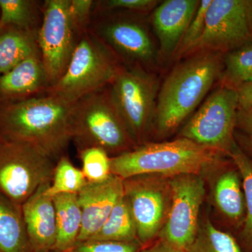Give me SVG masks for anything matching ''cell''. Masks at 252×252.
<instances>
[{"label": "cell", "instance_id": "cell-9", "mask_svg": "<svg viewBox=\"0 0 252 252\" xmlns=\"http://www.w3.org/2000/svg\"><path fill=\"white\" fill-rule=\"evenodd\" d=\"M124 197L128 204L142 247L153 243L166 222L172 200L170 177L134 176L123 180Z\"/></svg>", "mask_w": 252, "mask_h": 252}, {"label": "cell", "instance_id": "cell-3", "mask_svg": "<svg viewBox=\"0 0 252 252\" xmlns=\"http://www.w3.org/2000/svg\"><path fill=\"white\" fill-rule=\"evenodd\" d=\"M216 151L179 137L170 142H147L111 157L112 175L126 180L134 176L204 175L222 160Z\"/></svg>", "mask_w": 252, "mask_h": 252}, {"label": "cell", "instance_id": "cell-39", "mask_svg": "<svg viewBox=\"0 0 252 252\" xmlns=\"http://www.w3.org/2000/svg\"><path fill=\"white\" fill-rule=\"evenodd\" d=\"M74 252L72 251V250H70V251H67V252Z\"/></svg>", "mask_w": 252, "mask_h": 252}, {"label": "cell", "instance_id": "cell-37", "mask_svg": "<svg viewBox=\"0 0 252 252\" xmlns=\"http://www.w3.org/2000/svg\"><path fill=\"white\" fill-rule=\"evenodd\" d=\"M249 21H250V30L252 31V1H250L249 6Z\"/></svg>", "mask_w": 252, "mask_h": 252}, {"label": "cell", "instance_id": "cell-15", "mask_svg": "<svg viewBox=\"0 0 252 252\" xmlns=\"http://www.w3.org/2000/svg\"><path fill=\"white\" fill-rule=\"evenodd\" d=\"M199 4L198 0H166L156 7L152 23L164 57L175 56Z\"/></svg>", "mask_w": 252, "mask_h": 252}, {"label": "cell", "instance_id": "cell-34", "mask_svg": "<svg viewBox=\"0 0 252 252\" xmlns=\"http://www.w3.org/2000/svg\"><path fill=\"white\" fill-rule=\"evenodd\" d=\"M238 94L239 108L246 111L252 107V82L237 89Z\"/></svg>", "mask_w": 252, "mask_h": 252}, {"label": "cell", "instance_id": "cell-36", "mask_svg": "<svg viewBox=\"0 0 252 252\" xmlns=\"http://www.w3.org/2000/svg\"><path fill=\"white\" fill-rule=\"evenodd\" d=\"M243 143L247 152L250 154L248 157L252 160V140L249 139L248 137H245V139H243Z\"/></svg>", "mask_w": 252, "mask_h": 252}, {"label": "cell", "instance_id": "cell-2", "mask_svg": "<svg viewBox=\"0 0 252 252\" xmlns=\"http://www.w3.org/2000/svg\"><path fill=\"white\" fill-rule=\"evenodd\" d=\"M72 103L46 94L0 112V134L30 144L57 162L72 141Z\"/></svg>", "mask_w": 252, "mask_h": 252}, {"label": "cell", "instance_id": "cell-32", "mask_svg": "<svg viewBox=\"0 0 252 252\" xmlns=\"http://www.w3.org/2000/svg\"><path fill=\"white\" fill-rule=\"evenodd\" d=\"M103 2L102 4L104 9L145 12L155 8L158 1L156 0H108Z\"/></svg>", "mask_w": 252, "mask_h": 252}, {"label": "cell", "instance_id": "cell-28", "mask_svg": "<svg viewBox=\"0 0 252 252\" xmlns=\"http://www.w3.org/2000/svg\"><path fill=\"white\" fill-rule=\"evenodd\" d=\"M82 162V170L88 183H100L112 176L108 154L98 147H90L78 151Z\"/></svg>", "mask_w": 252, "mask_h": 252}, {"label": "cell", "instance_id": "cell-21", "mask_svg": "<svg viewBox=\"0 0 252 252\" xmlns=\"http://www.w3.org/2000/svg\"><path fill=\"white\" fill-rule=\"evenodd\" d=\"M37 31L12 27L0 34V75L32 55L40 53Z\"/></svg>", "mask_w": 252, "mask_h": 252}, {"label": "cell", "instance_id": "cell-33", "mask_svg": "<svg viewBox=\"0 0 252 252\" xmlns=\"http://www.w3.org/2000/svg\"><path fill=\"white\" fill-rule=\"evenodd\" d=\"M138 252H187L185 250L172 246L170 244L157 239L153 243L142 247Z\"/></svg>", "mask_w": 252, "mask_h": 252}, {"label": "cell", "instance_id": "cell-12", "mask_svg": "<svg viewBox=\"0 0 252 252\" xmlns=\"http://www.w3.org/2000/svg\"><path fill=\"white\" fill-rule=\"evenodd\" d=\"M249 6L250 1L245 0H212L203 34L189 55L220 54L248 40L251 32Z\"/></svg>", "mask_w": 252, "mask_h": 252}, {"label": "cell", "instance_id": "cell-31", "mask_svg": "<svg viewBox=\"0 0 252 252\" xmlns=\"http://www.w3.org/2000/svg\"><path fill=\"white\" fill-rule=\"evenodd\" d=\"M94 4L92 0H69V16L79 36L89 31Z\"/></svg>", "mask_w": 252, "mask_h": 252}, {"label": "cell", "instance_id": "cell-26", "mask_svg": "<svg viewBox=\"0 0 252 252\" xmlns=\"http://www.w3.org/2000/svg\"><path fill=\"white\" fill-rule=\"evenodd\" d=\"M86 184L81 170L64 155L56 162L52 181L46 188V193L52 198L61 194H78Z\"/></svg>", "mask_w": 252, "mask_h": 252}, {"label": "cell", "instance_id": "cell-5", "mask_svg": "<svg viewBox=\"0 0 252 252\" xmlns=\"http://www.w3.org/2000/svg\"><path fill=\"white\" fill-rule=\"evenodd\" d=\"M122 67L112 50L88 31L79 36L65 72L46 94L73 103L110 85Z\"/></svg>", "mask_w": 252, "mask_h": 252}, {"label": "cell", "instance_id": "cell-8", "mask_svg": "<svg viewBox=\"0 0 252 252\" xmlns=\"http://www.w3.org/2000/svg\"><path fill=\"white\" fill-rule=\"evenodd\" d=\"M239 108L237 89H217L182 127L180 137L229 156L236 145L234 130Z\"/></svg>", "mask_w": 252, "mask_h": 252}, {"label": "cell", "instance_id": "cell-1", "mask_svg": "<svg viewBox=\"0 0 252 252\" xmlns=\"http://www.w3.org/2000/svg\"><path fill=\"white\" fill-rule=\"evenodd\" d=\"M223 68L220 54L201 52L172 69L159 88L152 129L156 136L170 135L183 124L220 78Z\"/></svg>", "mask_w": 252, "mask_h": 252}, {"label": "cell", "instance_id": "cell-17", "mask_svg": "<svg viewBox=\"0 0 252 252\" xmlns=\"http://www.w3.org/2000/svg\"><path fill=\"white\" fill-rule=\"evenodd\" d=\"M218 172L212 182L214 205L220 215L234 225H243L246 213L241 177L237 167H217Z\"/></svg>", "mask_w": 252, "mask_h": 252}, {"label": "cell", "instance_id": "cell-35", "mask_svg": "<svg viewBox=\"0 0 252 252\" xmlns=\"http://www.w3.org/2000/svg\"><path fill=\"white\" fill-rule=\"evenodd\" d=\"M237 125L240 126L248 135V138L252 140V113L240 110L238 113Z\"/></svg>", "mask_w": 252, "mask_h": 252}, {"label": "cell", "instance_id": "cell-10", "mask_svg": "<svg viewBox=\"0 0 252 252\" xmlns=\"http://www.w3.org/2000/svg\"><path fill=\"white\" fill-rule=\"evenodd\" d=\"M42 9L37 41L51 86L65 72L79 36L69 16V0H47Z\"/></svg>", "mask_w": 252, "mask_h": 252}, {"label": "cell", "instance_id": "cell-6", "mask_svg": "<svg viewBox=\"0 0 252 252\" xmlns=\"http://www.w3.org/2000/svg\"><path fill=\"white\" fill-rule=\"evenodd\" d=\"M159 88L157 77L140 65L122 67L109 86L113 104L137 147L148 142Z\"/></svg>", "mask_w": 252, "mask_h": 252}, {"label": "cell", "instance_id": "cell-23", "mask_svg": "<svg viewBox=\"0 0 252 252\" xmlns=\"http://www.w3.org/2000/svg\"><path fill=\"white\" fill-rule=\"evenodd\" d=\"M187 252H242L231 235L222 231L212 223L208 216L200 219L198 231Z\"/></svg>", "mask_w": 252, "mask_h": 252}, {"label": "cell", "instance_id": "cell-19", "mask_svg": "<svg viewBox=\"0 0 252 252\" xmlns=\"http://www.w3.org/2000/svg\"><path fill=\"white\" fill-rule=\"evenodd\" d=\"M53 200L57 225V237L53 252L70 251L77 245L82 221L77 194H61Z\"/></svg>", "mask_w": 252, "mask_h": 252}, {"label": "cell", "instance_id": "cell-11", "mask_svg": "<svg viewBox=\"0 0 252 252\" xmlns=\"http://www.w3.org/2000/svg\"><path fill=\"white\" fill-rule=\"evenodd\" d=\"M170 180L171 207L158 239L187 251L198 231L206 191L205 180L203 176L192 174L170 177Z\"/></svg>", "mask_w": 252, "mask_h": 252}, {"label": "cell", "instance_id": "cell-38", "mask_svg": "<svg viewBox=\"0 0 252 252\" xmlns=\"http://www.w3.org/2000/svg\"><path fill=\"white\" fill-rule=\"evenodd\" d=\"M246 112L252 113V107H250V109H248V110H246Z\"/></svg>", "mask_w": 252, "mask_h": 252}, {"label": "cell", "instance_id": "cell-24", "mask_svg": "<svg viewBox=\"0 0 252 252\" xmlns=\"http://www.w3.org/2000/svg\"><path fill=\"white\" fill-rule=\"evenodd\" d=\"M229 157L241 177L245 195L246 213L240 232V241L246 251L252 252V160L237 144Z\"/></svg>", "mask_w": 252, "mask_h": 252}, {"label": "cell", "instance_id": "cell-22", "mask_svg": "<svg viewBox=\"0 0 252 252\" xmlns=\"http://www.w3.org/2000/svg\"><path fill=\"white\" fill-rule=\"evenodd\" d=\"M88 241H138L135 220L124 195L100 229Z\"/></svg>", "mask_w": 252, "mask_h": 252}, {"label": "cell", "instance_id": "cell-7", "mask_svg": "<svg viewBox=\"0 0 252 252\" xmlns=\"http://www.w3.org/2000/svg\"><path fill=\"white\" fill-rule=\"evenodd\" d=\"M56 161L35 147L0 134V193L21 205L52 181Z\"/></svg>", "mask_w": 252, "mask_h": 252}, {"label": "cell", "instance_id": "cell-13", "mask_svg": "<svg viewBox=\"0 0 252 252\" xmlns=\"http://www.w3.org/2000/svg\"><path fill=\"white\" fill-rule=\"evenodd\" d=\"M114 54L132 62L147 64L154 61L155 48L148 31L130 19H110L98 23L94 31Z\"/></svg>", "mask_w": 252, "mask_h": 252}, {"label": "cell", "instance_id": "cell-30", "mask_svg": "<svg viewBox=\"0 0 252 252\" xmlns=\"http://www.w3.org/2000/svg\"><path fill=\"white\" fill-rule=\"evenodd\" d=\"M142 248L139 241H86L77 243L74 252H138Z\"/></svg>", "mask_w": 252, "mask_h": 252}, {"label": "cell", "instance_id": "cell-16", "mask_svg": "<svg viewBox=\"0 0 252 252\" xmlns=\"http://www.w3.org/2000/svg\"><path fill=\"white\" fill-rule=\"evenodd\" d=\"M51 184V183H50ZM42 186L22 205L23 220L33 252L54 251L57 237L54 200Z\"/></svg>", "mask_w": 252, "mask_h": 252}, {"label": "cell", "instance_id": "cell-18", "mask_svg": "<svg viewBox=\"0 0 252 252\" xmlns=\"http://www.w3.org/2000/svg\"><path fill=\"white\" fill-rule=\"evenodd\" d=\"M49 86L40 53L32 55L0 75V95L3 97L32 95L46 92Z\"/></svg>", "mask_w": 252, "mask_h": 252}, {"label": "cell", "instance_id": "cell-27", "mask_svg": "<svg viewBox=\"0 0 252 252\" xmlns=\"http://www.w3.org/2000/svg\"><path fill=\"white\" fill-rule=\"evenodd\" d=\"M38 5V1L30 0H0V27L36 30L34 26L39 13Z\"/></svg>", "mask_w": 252, "mask_h": 252}, {"label": "cell", "instance_id": "cell-29", "mask_svg": "<svg viewBox=\"0 0 252 252\" xmlns=\"http://www.w3.org/2000/svg\"><path fill=\"white\" fill-rule=\"evenodd\" d=\"M211 1L212 0L200 1L198 9L192 18L191 21L189 23L185 35L182 38L180 46L176 51L175 56L177 59L189 56L194 46L196 45L199 39L201 37L204 28H205L207 9Z\"/></svg>", "mask_w": 252, "mask_h": 252}, {"label": "cell", "instance_id": "cell-14", "mask_svg": "<svg viewBox=\"0 0 252 252\" xmlns=\"http://www.w3.org/2000/svg\"><path fill=\"white\" fill-rule=\"evenodd\" d=\"M123 195V180L116 176L100 183L87 182L77 194L82 216L77 243L88 241L100 229Z\"/></svg>", "mask_w": 252, "mask_h": 252}, {"label": "cell", "instance_id": "cell-4", "mask_svg": "<svg viewBox=\"0 0 252 252\" xmlns=\"http://www.w3.org/2000/svg\"><path fill=\"white\" fill-rule=\"evenodd\" d=\"M71 131L78 151L98 147L114 157L137 147L113 104L109 86L73 102Z\"/></svg>", "mask_w": 252, "mask_h": 252}, {"label": "cell", "instance_id": "cell-20", "mask_svg": "<svg viewBox=\"0 0 252 252\" xmlns=\"http://www.w3.org/2000/svg\"><path fill=\"white\" fill-rule=\"evenodd\" d=\"M0 252H33L22 206L0 193Z\"/></svg>", "mask_w": 252, "mask_h": 252}, {"label": "cell", "instance_id": "cell-25", "mask_svg": "<svg viewBox=\"0 0 252 252\" xmlns=\"http://www.w3.org/2000/svg\"><path fill=\"white\" fill-rule=\"evenodd\" d=\"M221 81L227 87L238 89L252 82V46H244L225 56Z\"/></svg>", "mask_w": 252, "mask_h": 252}]
</instances>
